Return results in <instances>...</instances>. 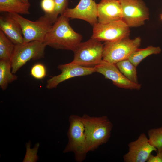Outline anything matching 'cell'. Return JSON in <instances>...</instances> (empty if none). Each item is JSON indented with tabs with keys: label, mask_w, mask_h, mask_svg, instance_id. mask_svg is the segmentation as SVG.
Wrapping results in <instances>:
<instances>
[{
	"label": "cell",
	"mask_w": 162,
	"mask_h": 162,
	"mask_svg": "<svg viewBox=\"0 0 162 162\" xmlns=\"http://www.w3.org/2000/svg\"><path fill=\"white\" fill-rule=\"evenodd\" d=\"M82 39V36L70 26L69 18L61 15L52 25L43 42L46 46L56 49L73 51Z\"/></svg>",
	"instance_id": "1"
},
{
	"label": "cell",
	"mask_w": 162,
	"mask_h": 162,
	"mask_svg": "<svg viewBox=\"0 0 162 162\" xmlns=\"http://www.w3.org/2000/svg\"><path fill=\"white\" fill-rule=\"evenodd\" d=\"M81 118L88 152L93 151L108 142L113 125L106 116L91 117L85 114Z\"/></svg>",
	"instance_id": "2"
},
{
	"label": "cell",
	"mask_w": 162,
	"mask_h": 162,
	"mask_svg": "<svg viewBox=\"0 0 162 162\" xmlns=\"http://www.w3.org/2000/svg\"><path fill=\"white\" fill-rule=\"evenodd\" d=\"M8 14L20 26L24 43L34 41L43 42L46 35L53 24L50 16L46 14L34 21L27 19L18 14L8 13Z\"/></svg>",
	"instance_id": "3"
},
{
	"label": "cell",
	"mask_w": 162,
	"mask_h": 162,
	"mask_svg": "<svg viewBox=\"0 0 162 162\" xmlns=\"http://www.w3.org/2000/svg\"><path fill=\"white\" fill-rule=\"evenodd\" d=\"M70 127L68 132V142L63 152H73L76 160L83 161L88 152L86 145L84 126L81 117L71 115L69 117Z\"/></svg>",
	"instance_id": "4"
},
{
	"label": "cell",
	"mask_w": 162,
	"mask_h": 162,
	"mask_svg": "<svg viewBox=\"0 0 162 162\" xmlns=\"http://www.w3.org/2000/svg\"><path fill=\"white\" fill-rule=\"evenodd\" d=\"M140 37L134 39L129 37L114 41L105 42L104 44L103 60L116 64L128 59L132 54L140 46Z\"/></svg>",
	"instance_id": "5"
},
{
	"label": "cell",
	"mask_w": 162,
	"mask_h": 162,
	"mask_svg": "<svg viewBox=\"0 0 162 162\" xmlns=\"http://www.w3.org/2000/svg\"><path fill=\"white\" fill-rule=\"evenodd\" d=\"M46 46L43 42L34 41L16 44L11 59L12 73L15 74L28 61L44 58Z\"/></svg>",
	"instance_id": "6"
},
{
	"label": "cell",
	"mask_w": 162,
	"mask_h": 162,
	"mask_svg": "<svg viewBox=\"0 0 162 162\" xmlns=\"http://www.w3.org/2000/svg\"><path fill=\"white\" fill-rule=\"evenodd\" d=\"M100 42L91 38L80 42L73 51L72 62L83 67H94L103 60L104 44Z\"/></svg>",
	"instance_id": "7"
},
{
	"label": "cell",
	"mask_w": 162,
	"mask_h": 162,
	"mask_svg": "<svg viewBox=\"0 0 162 162\" xmlns=\"http://www.w3.org/2000/svg\"><path fill=\"white\" fill-rule=\"evenodd\" d=\"M129 27L122 20L107 23L98 22L93 26L91 38L100 41L111 42L128 37Z\"/></svg>",
	"instance_id": "8"
},
{
	"label": "cell",
	"mask_w": 162,
	"mask_h": 162,
	"mask_svg": "<svg viewBox=\"0 0 162 162\" xmlns=\"http://www.w3.org/2000/svg\"><path fill=\"white\" fill-rule=\"evenodd\" d=\"M123 20L129 27H138L149 18L148 8L142 0H119Z\"/></svg>",
	"instance_id": "9"
},
{
	"label": "cell",
	"mask_w": 162,
	"mask_h": 162,
	"mask_svg": "<svg viewBox=\"0 0 162 162\" xmlns=\"http://www.w3.org/2000/svg\"><path fill=\"white\" fill-rule=\"evenodd\" d=\"M96 72L103 75L105 78L111 80L117 87L124 89L139 90L141 85L133 82L127 78L120 71L116 64L103 60L94 67Z\"/></svg>",
	"instance_id": "10"
},
{
	"label": "cell",
	"mask_w": 162,
	"mask_h": 162,
	"mask_svg": "<svg viewBox=\"0 0 162 162\" xmlns=\"http://www.w3.org/2000/svg\"><path fill=\"white\" fill-rule=\"evenodd\" d=\"M58 68L61 70V73L47 81L46 85L47 89L56 88L61 83L71 78L88 75L96 72L94 67H83L72 62L68 64H59Z\"/></svg>",
	"instance_id": "11"
},
{
	"label": "cell",
	"mask_w": 162,
	"mask_h": 162,
	"mask_svg": "<svg viewBox=\"0 0 162 162\" xmlns=\"http://www.w3.org/2000/svg\"><path fill=\"white\" fill-rule=\"evenodd\" d=\"M128 152L124 156L126 162H145L150 155L157 149L150 144L148 139L144 133L140 135L135 141L130 142L128 145Z\"/></svg>",
	"instance_id": "12"
},
{
	"label": "cell",
	"mask_w": 162,
	"mask_h": 162,
	"mask_svg": "<svg viewBox=\"0 0 162 162\" xmlns=\"http://www.w3.org/2000/svg\"><path fill=\"white\" fill-rule=\"evenodd\" d=\"M61 15L84 20L93 26L98 22V4L93 0H80L75 8H68Z\"/></svg>",
	"instance_id": "13"
},
{
	"label": "cell",
	"mask_w": 162,
	"mask_h": 162,
	"mask_svg": "<svg viewBox=\"0 0 162 162\" xmlns=\"http://www.w3.org/2000/svg\"><path fill=\"white\" fill-rule=\"evenodd\" d=\"M98 13L99 23L122 20V10L119 0H101L98 4Z\"/></svg>",
	"instance_id": "14"
},
{
	"label": "cell",
	"mask_w": 162,
	"mask_h": 162,
	"mask_svg": "<svg viewBox=\"0 0 162 162\" xmlns=\"http://www.w3.org/2000/svg\"><path fill=\"white\" fill-rule=\"evenodd\" d=\"M0 29L14 44L24 43L20 26L8 14L6 16H0Z\"/></svg>",
	"instance_id": "15"
},
{
	"label": "cell",
	"mask_w": 162,
	"mask_h": 162,
	"mask_svg": "<svg viewBox=\"0 0 162 162\" xmlns=\"http://www.w3.org/2000/svg\"><path fill=\"white\" fill-rule=\"evenodd\" d=\"M30 4H27L20 0H0V12L8 13L28 14Z\"/></svg>",
	"instance_id": "16"
},
{
	"label": "cell",
	"mask_w": 162,
	"mask_h": 162,
	"mask_svg": "<svg viewBox=\"0 0 162 162\" xmlns=\"http://www.w3.org/2000/svg\"><path fill=\"white\" fill-rule=\"evenodd\" d=\"M17 79V76L12 72L11 61L0 60V87L6 90L8 84Z\"/></svg>",
	"instance_id": "17"
},
{
	"label": "cell",
	"mask_w": 162,
	"mask_h": 162,
	"mask_svg": "<svg viewBox=\"0 0 162 162\" xmlns=\"http://www.w3.org/2000/svg\"><path fill=\"white\" fill-rule=\"evenodd\" d=\"M159 47L150 46L143 49L138 48L128 58L130 61L136 67L145 58L153 54H158L161 52Z\"/></svg>",
	"instance_id": "18"
},
{
	"label": "cell",
	"mask_w": 162,
	"mask_h": 162,
	"mask_svg": "<svg viewBox=\"0 0 162 162\" xmlns=\"http://www.w3.org/2000/svg\"><path fill=\"white\" fill-rule=\"evenodd\" d=\"M116 65L120 71L131 81L138 83L136 67L128 59L119 62Z\"/></svg>",
	"instance_id": "19"
},
{
	"label": "cell",
	"mask_w": 162,
	"mask_h": 162,
	"mask_svg": "<svg viewBox=\"0 0 162 162\" xmlns=\"http://www.w3.org/2000/svg\"><path fill=\"white\" fill-rule=\"evenodd\" d=\"M15 46V44L0 30V60L11 61Z\"/></svg>",
	"instance_id": "20"
},
{
	"label": "cell",
	"mask_w": 162,
	"mask_h": 162,
	"mask_svg": "<svg viewBox=\"0 0 162 162\" xmlns=\"http://www.w3.org/2000/svg\"><path fill=\"white\" fill-rule=\"evenodd\" d=\"M148 134L150 144L157 150H162V127L149 129Z\"/></svg>",
	"instance_id": "21"
},
{
	"label": "cell",
	"mask_w": 162,
	"mask_h": 162,
	"mask_svg": "<svg viewBox=\"0 0 162 162\" xmlns=\"http://www.w3.org/2000/svg\"><path fill=\"white\" fill-rule=\"evenodd\" d=\"M31 145L30 141H29L26 144V151L25 156L22 161L23 162H35L39 159L37 153L40 144L39 143H37L32 148H30Z\"/></svg>",
	"instance_id": "22"
},
{
	"label": "cell",
	"mask_w": 162,
	"mask_h": 162,
	"mask_svg": "<svg viewBox=\"0 0 162 162\" xmlns=\"http://www.w3.org/2000/svg\"><path fill=\"white\" fill-rule=\"evenodd\" d=\"M68 0H55V8L53 13L48 15L53 23L58 18L59 15H62L68 8Z\"/></svg>",
	"instance_id": "23"
},
{
	"label": "cell",
	"mask_w": 162,
	"mask_h": 162,
	"mask_svg": "<svg viewBox=\"0 0 162 162\" xmlns=\"http://www.w3.org/2000/svg\"><path fill=\"white\" fill-rule=\"evenodd\" d=\"M30 74L35 79L38 80H42L47 75L46 67L42 63H36L31 68Z\"/></svg>",
	"instance_id": "24"
},
{
	"label": "cell",
	"mask_w": 162,
	"mask_h": 162,
	"mask_svg": "<svg viewBox=\"0 0 162 162\" xmlns=\"http://www.w3.org/2000/svg\"><path fill=\"white\" fill-rule=\"evenodd\" d=\"M40 6L45 14L51 15L53 13L55 10V0H42Z\"/></svg>",
	"instance_id": "25"
},
{
	"label": "cell",
	"mask_w": 162,
	"mask_h": 162,
	"mask_svg": "<svg viewBox=\"0 0 162 162\" xmlns=\"http://www.w3.org/2000/svg\"><path fill=\"white\" fill-rule=\"evenodd\" d=\"M147 162H162V150H157L156 155L151 154L149 157Z\"/></svg>",
	"instance_id": "26"
},
{
	"label": "cell",
	"mask_w": 162,
	"mask_h": 162,
	"mask_svg": "<svg viewBox=\"0 0 162 162\" xmlns=\"http://www.w3.org/2000/svg\"><path fill=\"white\" fill-rule=\"evenodd\" d=\"M20 1L27 4H30L28 0H20Z\"/></svg>",
	"instance_id": "27"
},
{
	"label": "cell",
	"mask_w": 162,
	"mask_h": 162,
	"mask_svg": "<svg viewBox=\"0 0 162 162\" xmlns=\"http://www.w3.org/2000/svg\"><path fill=\"white\" fill-rule=\"evenodd\" d=\"M160 20L162 21V13L161 14L160 16Z\"/></svg>",
	"instance_id": "28"
}]
</instances>
